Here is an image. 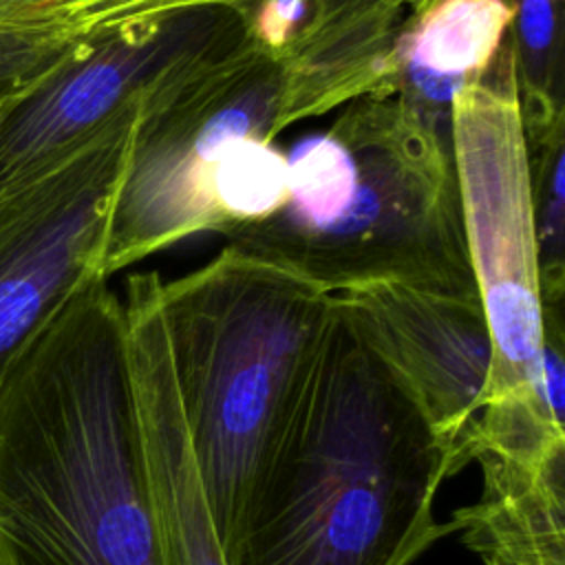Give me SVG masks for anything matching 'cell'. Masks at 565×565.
Returning <instances> with one entry per match:
<instances>
[{"instance_id": "6da1fadb", "label": "cell", "mask_w": 565, "mask_h": 565, "mask_svg": "<svg viewBox=\"0 0 565 565\" xmlns=\"http://www.w3.org/2000/svg\"><path fill=\"white\" fill-rule=\"evenodd\" d=\"M0 565H163L121 300L97 271L0 377Z\"/></svg>"}, {"instance_id": "7a4b0ae2", "label": "cell", "mask_w": 565, "mask_h": 565, "mask_svg": "<svg viewBox=\"0 0 565 565\" xmlns=\"http://www.w3.org/2000/svg\"><path fill=\"white\" fill-rule=\"evenodd\" d=\"M455 450L331 300L311 369L225 545L227 565H411L452 532Z\"/></svg>"}, {"instance_id": "3957f363", "label": "cell", "mask_w": 565, "mask_h": 565, "mask_svg": "<svg viewBox=\"0 0 565 565\" xmlns=\"http://www.w3.org/2000/svg\"><path fill=\"white\" fill-rule=\"evenodd\" d=\"M146 276L192 459L225 550L311 369L331 294L234 245L174 280Z\"/></svg>"}, {"instance_id": "277c9868", "label": "cell", "mask_w": 565, "mask_h": 565, "mask_svg": "<svg viewBox=\"0 0 565 565\" xmlns=\"http://www.w3.org/2000/svg\"><path fill=\"white\" fill-rule=\"evenodd\" d=\"M450 150L492 347L483 411L466 446V463L486 450L536 466L565 452V426L550 413L541 382L543 296L530 157L508 35L490 68L457 93Z\"/></svg>"}, {"instance_id": "5b68a950", "label": "cell", "mask_w": 565, "mask_h": 565, "mask_svg": "<svg viewBox=\"0 0 565 565\" xmlns=\"http://www.w3.org/2000/svg\"><path fill=\"white\" fill-rule=\"evenodd\" d=\"M331 128L355 159L347 207L324 230L260 258L298 271L327 294L371 280H397L479 296L450 137L395 95L349 102Z\"/></svg>"}, {"instance_id": "8992f818", "label": "cell", "mask_w": 565, "mask_h": 565, "mask_svg": "<svg viewBox=\"0 0 565 565\" xmlns=\"http://www.w3.org/2000/svg\"><path fill=\"white\" fill-rule=\"evenodd\" d=\"M278 110L280 64L249 31L232 49L157 88L146 99L113 199L102 276L190 236L223 234L212 172L232 141H274Z\"/></svg>"}, {"instance_id": "52a82bcc", "label": "cell", "mask_w": 565, "mask_h": 565, "mask_svg": "<svg viewBox=\"0 0 565 565\" xmlns=\"http://www.w3.org/2000/svg\"><path fill=\"white\" fill-rule=\"evenodd\" d=\"M148 95L44 170L0 190V377L71 289L102 274L113 199Z\"/></svg>"}, {"instance_id": "ba28073f", "label": "cell", "mask_w": 565, "mask_h": 565, "mask_svg": "<svg viewBox=\"0 0 565 565\" xmlns=\"http://www.w3.org/2000/svg\"><path fill=\"white\" fill-rule=\"evenodd\" d=\"M245 33L232 11L194 9L75 46L0 119V190L44 170L126 104Z\"/></svg>"}, {"instance_id": "9c48e42d", "label": "cell", "mask_w": 565, "mask_h": 565, "mask_svg": "<svg viewBox=\"0 0 565 565\" xmlns=\"http://www.w3.org/2000/svg\"><path fill=\"white\" fill-rule=\"evenodd\" d=\"M331 300L413 391L461 470L492 360L479 296L371 280L338 289Z\"/></svg>"}, {"instance_id": "30bf717a", "label": "cell", "mask_w": 565, "mask_h": 565, "mask_svg": "<svg viewBox=\"0 0 565 565\" xmlns=\"http://www.w3.org/2000/svg\"><path fill=\"white\" fill-rule=\"evenodd\" d=\"M121 313L163 565H227L188 444L146 274L126 278Z\"/></svg>"}, {"instance_id": "8fae6325", "label": "cell", "mask_w": 565, "mask_h": 565, "mask_svg": "<svg viewBox=\"0 0 565 565\" xmlns=\"http://www.w3.org/2000/svg\"><path fill=\"white\" fill-rule=\"evenodd\" d=\"M309 22L280 64L274 137L366 95H391L397 33L422 0H307Z\"/></svg>"}, {"instance_id": "7c38bea8", "label": "cell", "mask_w": 565, "mask_h": 565, "mask_svg": "<svg viewBox=\"0 0 565 565\" xmlns=\"http://www.w3.org/2000/svg\"><path fill=\"white\" fill-rule=\"evenodd\" d=\"M512 11L503 0H422L391 57V95L450 137L457 93L494 62Z\"/></svg>"}, {"instance_id": "4fadbf2b", "label": "cell", "mask_w": 565, "mask_h": 565, "mask_svg": "<svg viewBox=\"0 0 565 565\" xmlns=\"http://www.w3.org/2000/svg\"><path fill=\"white\" fill-rule=\"evenodd\" d=\"M481 499L452 512L450 525L483 565H565V455L541 466L494 452L472 457Z\"/></svg>"}, {"instance_id": "5bb4252c", "label": "cell", "mask_w": 565, "mask_h": 565, "mask_svg": "<svg viewBox=\"0 0 565 565\" xmlns=\"http://www.w3.org/2000/svg\"><path fill=\"white\" fill-rule=\"evenodd\" d=\"M525 141L565 124V0H503Z\"/></svg>"}, {"instance_id": "9a60e30c", "label": "cell", "mask_w": 565, "mask_h": 565, "mask_svg": "<svg viewBox=\"0 0 565 565\" xmlns=\"http://www.w3.org/2000/svg\"><path fill=\"white\" fill-rule=\"evenodd\" d=\"M287 201V154L263 137L236 139L212 172V203L223 236L256 225Z\"/></svg>"}, {"instance_id": "2e32d148", "label": "cell", "mask_w": 565, "mask_h": 565, "mask_svg": "<svg viewBox=\"0 0 565 565\" xmlns=\"http://www.w3.org/2000/svg\"><path fill=\"white\" fill-rule=\"evenodd\" d=\"M527 143V141H525ZM532 218L543 302L565 300V124L527 143Z\"/></svg>"}, {"instance_id": "e0dca14e", "label": "cell", "mask_w": 565, "mask_h": 565, "mask_svg": "<svg viewBox=\"0 0 565 565\" xmlns=\"http://www.w3.org/2000/svg\"><path fill=\"white\" fill-rule=\"evenodd\" d=\"M73 49L42 33L0 29V119Z\"/></svg>"}, {"instance_id": "ac0fdd59", "label": "cell", "mask_w": 565, "mask_h": 565, "mask_svg": "<svg viewBox=\"0 0 565 565\" xmlns=\"http://www.w3.org/2000/svg\"><path fill=\"white\" fill-rule=\"evenodd\" d=\"M541 382L550 413L565 424V316L554 302H543Z\"/></svg>"}, {"instance_id": "d6986e66", "label": "cell", "mask_w": 565, "mask_h": 565, "mask_svg": "<svg viewBox=\"0 0 565 565\" xmlns=\"http://www.w3.org/2000/svg\"><path fill=\"white\" fill-rule=\"evenodd\" d=\"M68 2L71 0H0V29L33 31L53 38V24Z\"/></svg>"}]
</instances>
